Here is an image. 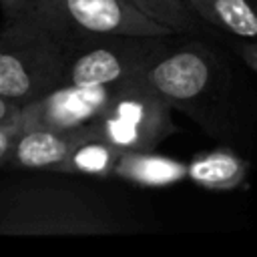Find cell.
I'll use <instances>...</instances> for the list:
<instances>
[{"label":"cell","mask_w":257,"mask_h":257,"mask_svg":"<svg viewBox=\"0 0 257 257\" xmlns=\"http://www.w3.org/2000/svg\"><path fill=\"white\" fill-rule=\"evenodd\" d=\"M76 34L44 14L0 26V94L28 104L62 86Z\"/></svg>","instance_id":"3957f363"},{"label":"cell","mask_w":257,"mask_h":257,"mask_svg":"<svg viewBox=\"0 0 257 257\" xmlns=\"http://www.w3.org/2000/svg\"><path fill=\"white\" fill-rule=\"evenodd\" d=\"M173 110L143 72L114 84L106 108L90 124L98 137L124 151H155L177 131Z\"/></svg>","instance_id":"277c9868"},{"label":"cell","mask_w":257,"mask_h":257,"mask_svg":"<svg viewBox=\"0 0 257 257\" xmlns=\"http://www.w3.org/2000/svg\"><path fill=\"white\" fill-rule=\"evenodd\" d=\"M189 165V177L199 187L211 191H231L247 177V163L231 151H211L197 155Z\"/></svg>","instance_id":"7c38bea8"},{"label":"cell","mask_w":257,"mask_h":257,"mask_svg":"<svg viewBox=\"0 0 257 257\" xmlns=\"http://www.w3.org/2000/svg\"><path fill=\"white\" fill-rule=\"evenodd\" d=\"M20 110H22V104H18V102H14V100H10V98L0 94V122L16 116Z\"/></svg>","instance_id":"e0dca14e"},{"label":"cell","mask_w":257,"mask_h":257,"mask_svg":"<svg viewBox=\"0 0 257 257\" xmlns=\"http://www.w3.org/2000/svg\"><path fill=\"white\" fill-rule=\"evenodd\" d=\"M112 177L143 187H167L187 179L189 165L155 151H122Z\"/></svg>","instance_id":"9c48e42d"},{"label":"cell","mask_w":257,"mask_h":257,"mask_svg":"<svg viewBox=\"0 0 257 257\" xmlns=\"http://www.w3.org/2000/svg\"><path fill=\"white\" fill-rule=\"evenodd\" d=\"M249 2H251V4H253V8L257 10V0H249Z\"/></svg>","instance_id":"ac0fdd59"},{"label":"cell","mask_w":257,"mask_h":257,"mask_svg":"<svg viewBox=\"0 0 257 257\" xmlns=\"http://www.w3.org/2000/svg\"><path fill=\"white\" fill-rule=\"evenodd\" d=\"M175 34H76L62 84H118L143 74L167 50Z\"/></svg>","instance_id":"5b68a950"},{"label":"cell","mask_w":257,"mask_h":257,"mask_svg":"<svg viewBox=\"0 0 257 257\" xmlns=\"http://www.w3.org/2000/svg\"><path fill=\"white\" fill-rule=\"evenodd\" d=\"M38 12L70 34H175L128 0H40Z\"/></svg>","instance_id":"8992f818"},{"label":"cell","mask_w":257,"mask_h":257,"mask_svg":"<svg viewBox=\"0 0 257 257\" xmlns=\"http://www.w3.org/2000/svg\"><path fill=\"white\" fill-rule=\"evenodd\" d=\"M231 38V48L237 52V56H241V60L247 64L249 70H253L257 74V42L253 40H243V38Z\"/></svg>","instance_id":"2e32d148"},{"label":"cell","mask_w":257,"mask_h":257,"mask_svg":"<svg viewBox=\"0 0 257 257\" xmlns=\"http://www.w3.org/2000/svg\"><path fill=\"white\" fill-rule=\"evenodd\" d=\"M139 6L153 20L173 28L183 34H199L207 28V24L193 14L185 0H128Z\"/></svg>","instance_id":"4fadbf2b"},{"label":"cell","mask_w":257,"mask_h":257,"mask_svg":"<svg viewBox=\"0 0 257 257\" xmlns=\"http://www.w3.org/2000/svg\"><path fill=\"white\" fill-rule=\"evenodd\" d=\"M24 122H22V116L20 112L4 122H0V167L8 165L10 157H12V151L16 147V141L18 137L24 133Z\"/></svg>","instance_id":"5bb4252c"},{"label":"cell","mask_w":257,"mask_h":257,"mask_svg":"<svg viewBox=\"0 0 257 257\" xmlns=\"http://www.w3.org/2000/svg\"><path fill=\"white\" fill-rule=\"evenodd\" d=\"M90 133V124L76 128H26L16 141L8 167L24 171H58L70 151Z\"/></svg>","instance_id":"ba28073f"},{"label":"cell","mask_w":257,"mask_h":257,"mask_svg":"<svg viewBox=\"0 0 257 257\" xmlns=\"http://www.w3.org/2000/svg\"><path fill=\"white\" fill-rule=\"evenodd\" d=\"M207 28L257 42V10L249 0H185Z\"/></svg>","instance_id":"30bf717a"},{"label":"cell","mask_w":257,"mask_h":257,"mask_svg":"<svg viewBox=\"0 0 257 257\" xmlns=\"http://www.w3.org/2000/svg\"><path fill=\"white\" fill-rule=\"evenodd\" d=\"M92 126V124H90ZM124 149L108 143L106 139L92 133L82 139L66 157V161L58 167L60 173H68L74 177H94L108 179L114 175V167Z\"/></svg>","instance_id":"8fae6325"},{"label":"cell","mask_w":257,"mask_h":257,"mask_svg":"<svg viewBox=\"0 0 257 257\" xmlns=\"http://www.w3.org/2000/svg\"><path fill=\"white\" fill-rule=\"evenodd\" d=\"M60 171L0 183V235H112L141 229L135 209Z\"/></svg>","instance_id":"7a4b0ae2"},{"label":"cell","mask_w":257,"mask_h":257,"mask_svg":"<svg viewBox=\"0 0 257 257\" xmlns=\"http://www.w3.org/2000/svg\"><path fill=\"white\" fill-rule=\"evenodd\" d=\"M40 0H0V10L4 14V22H16L38 12Z\"/></svg>","instance_id":"9a60e30c"},{"label":"cell","mask_w":257,"mask_h":257,"mask_svg":"<svg viewBox=\"0 0 257 257\" xmlns=\"http://www.w3.org/2000/svg\"><path fill=\"white\" fill-rule=\"evenodd\" d=\"M175 34L145 70L147 80L213 139L233 145L253 124L251 90L229 52L199 38Z\"/></svg>","instance_id":"6da1fadb"},{"label":"cell","mask_w":257,"mask_h":257,"mask_svg":"<svg viewBox=\"0 0 257 257\" xmlns=\"http://www.w3.org/2000/svg\"><path fill=\"white\" fill-rule=\"evenodd\" d=\"M114 84H62L22 106L24 128H76L90 124L108 104Z\"/></svg>","instance_id":"52a82bcc"}]
</instances>
